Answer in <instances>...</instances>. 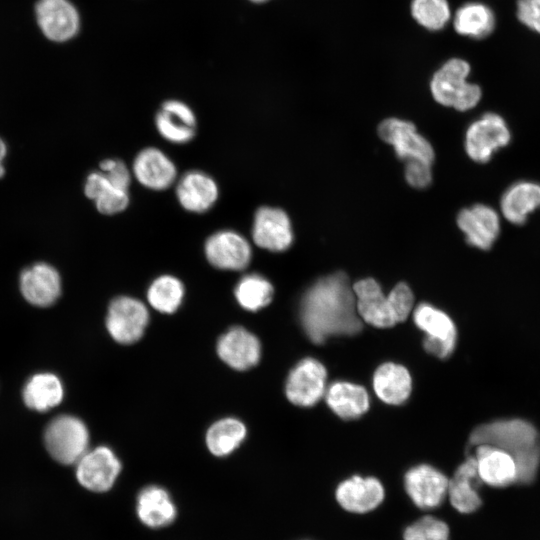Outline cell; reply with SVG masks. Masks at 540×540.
Here are the masks:
<instances>
[{
	"label": "cell",
	"mask_w": 540,
	"mask_h": 540,
	"mask_svg": "<svg viewBox=\"0 0 540 540\" xmlns=\"http://www.w3.org/2000/svg\"><path fill=\"white\" fill-rule=\"evenodd\" d=\"M234 294L244 309L257 311L271 302L273 286L259 274H247L237 283Z\"/></svg>",
	"instance_id": "obj_33"
},
{
	"label": "cell",
	"mask_w": 540,
	"mask_h": 540,
	"mask_svg": "<svg viewBox=\"0 0 540 540\" xmlns=\"http://www.w3.org/2000/svg\"><path fill=\"white\" fill-rule=\"evenodd\" d=\"M300 318L307 336L316 344L330 336L354 335L362 329L353 288L341 272L319 279L307 290Z\"/></svg>",
	"instance_id": "obj_1"
},
{
	"label": "cell",
	"mask_w": 540,
	"mask_h": 540,
	"mask_svg": "<svg viewBox=\"0 0 540 540\" xmlns=\"http://www.w3.org/2000/svg\"><path fill=\"white\" fill-rule=\"evenodd\" d=\"M155 123L161 136L172 143H187L195 135V114L179 100L165 101L156 115Z\"/></svg>",
	"instance_id": "obj_19"
},
{
	"label": "cell",
	"mask_w": 540,
	"mask_h": 540,
	"mask_svg": "<svg viewBox=\"0 0 540 540\" xmlns=\"http://www.w3.org/2000/svg\"><path fill=\"white\" fill-rule=\"evenodd\" d=\"M249 1L252 2V3H255V4H261V3H265V2H267L269 0H249Z\"/></svg>",
	"instance_id": "obj_42"
},
{
	"label": "cell",
	"mask_w": 540,
	"mask_h": 540,
	"mask_svg": "<svg viewBox=\"0 0 540 540\" xmlns=\"http://www.w3.org/2000/svg\"><path fill=\"white\" fill-rule=\"evenodd\" d=\"M415 324L426 333L424 348L438 358L448 357L456 344V327L450 317L435 307L421 303L414 311Z\"/></svg>",
	"instance_id": "obj_7"
},
{
	"label": "cell",
	"mask_w": 540,
	"mask_h": 540,
	"mask_svg": "<svg viewBox=\"0 0 540 540\" xmlns=\"http://www.w3.org/2000/svg\"><path fill=\"white\" fill-rule=\"evenodd\" d=\"M252 238L263 249L273 252L286 250L293 241L289 217L279 208H259L254 217Z\"/></svg>",
	"instance_id": "obj_13"
},
{
	"label": "cell",
	"mask_w": 540,
	"mask_h": 540,
	"mask_svg": "<svg viewBox=\"0 0 540 540\" xmlns=\"http://www.w3.org/2000/svg\"><path fill=\"white\" fill-rule=\"evenodd\" d=\"M447 477L434 467L422 464L405 474L404 484L409 497L422 509L439 506L448 490Z\"/></svg>",
	"instance_id": "obj_12"
},
{
	"label": "cell",
	"mask_w": 540,
	"mask_h": 540,
	"mask_svg": "<svg viewBox=\"0 0 540 540\" xmlns=\"http://www.w3.org/2000/svg\"><path fill=\"white\" fill-rule=\"evenodd\" d=\"M475 458L481 482L503 488L516 482L517 470L512 456L490 445L476 446Z\"/></svg>",
	"instance_id": "obj_21"
},
{
	"label": "cell",
	"mask_w": 540,
	"mask_h": 540,
	"mask_svg": "<svg viewBox=\"0 0 540 540\" xmlns=\"http://www.w3.org/2000/svg\"><path fill=\"white\" fill-rule=\"evenodd\" d=\"M396 322L407 319L414 303L411 289L405 283H398L387 295Z\"/></svg>",
	"instance_id": "obj_37"
},
{
	"label": "cell",
	"mask_w": 540,
	"mask_h": 540,
	"mask_svg": "<svg viewBox=\"0 0 540 540\" xmlns=\"http://www.w3.org/2000/svg\"><path fill=\"white\" fill-rule=\"evenodd\" d=\"M326 369L314 358L301 360L290 372L286 382V396L295 405L309 407L325 393Z\"/></svg>",
	"instance_id": "obj_9"
},
{
	"label": "cell",
	"mask_w": 540,
	"mask_h": 540,
	"mask_svg": "<svg viewBox=\"0 0 540 540\" xmlns=\"http://www.w3.org/2000/svg\"><path fill=\"white\" fill-rule=\"evenodd\" d=\"M246 436V427L238 419L224 418L215 422L207 431L206 444L216 456H225L235 450Z\"/></svg>",
	"instance_id": "obj_32"
},
{
	"label": "cell",
	"mask_w": 540,
	"mask_h": 540,
	"mask_svg": "<svg viewBox=\"0 0 540 540\" xmlns=\"http://www.w3.org/2000/svg\"><path fill=\"white\" fill-rule=\"evenodd\" d=\"M217 352L231 368L247 370L258 363L261 346L254 334L243 327H233L219 338Z\"/></svg>",
	"instance_id": "obj_16"
},
{
	"label": "cell",
	"mask_w": 540,
	"mask_h": 540,
	"mask_svg": "<svg viewBox=\"0 0 540 540\" xmlns=\"http://www.w3.org/2000/svg\"><path fill=\"white\" fill-rule=\"evenodd\" d=\"M183 296V284L171 275H162L156 278L147 291L149 304L163 313L175 312L180 306Z\"/></svg>",
	"instance_id": "obj_34"
},
{
	"label": "cell",
	"mask_w": 540,
	"mask_h": 540,
	"mask_svg": "<svg viewBox=\"0 0 540 540\" xmlns=\"http://www.w3.org/2000/svg\"><path fill=\"white\" fill-rule=\"evenodd\" d=\"M7 153V148L5 142L0 138V178L4 175L5 169L2 164Z\"/></svg>",
	"instance_id": "obj_41"
},
{
	"label": "cell",
	"mask_w": 540,
	"mask_h": 540,
	"mask_svg": "<svg viewBox=\"0 0 540 540\" xmlns=\"http://www.w3.org/2000/svg\"><path fill=\"white\" fill-rule=\"evenodd\" d=\"M455 31L473 39H483L495 29L494 11L482 2H467L458 8L453 18Z\"/></svg>",
	"instance_id": "obj_28"
},
{
	"label": "cell",
	"mask_w": 540,
	"mask_h": 540,
	"mask_svg": "<svg viewBox=\"0 0 540 540\" xmlns=\"http://www.w3.org/2000/svg\"><path fill=\"white\" fill-rule=\"evenodd\" d=\"M373 387L382 401L399 405L410 395L411 377L405 367L390 362L384 363L375 371Z\"/></svg>",
	"instance_id": "obj_26"
},
{
	"label": "cell",
	"mask_w": 540,
	"mask_h": 540,
	"mask_svg": "<svg viewBox=\"0 0 540 540\" xmlns=\"http://www.w3.org/2000/svg\"><path fill=\"white\" fill-rule=\"evenodd\" d=\"M204 250L210 264L225 270L246 268L252 255L248 241L231 230H222L212 234L206 240Z\"/></svg>",
	"instance_id": "obj_11"
},
{
	"label": "cell",
	"mask_w": 540,
	"mask_h": 540,
	"mask_svg": "<svg viewBox=\"0 0 540 540\" xmlns=\"http://www.w3.org/2000/svg\"><path fill=\"white\" fill-rule=\"evenodd\" d=\"M510 136L508 126L500 115L486 113L474 121L466 132L467 154L476 162H487L496 150L509 143Z\"/></svg>",
	"instance_id": "obj_6"
},
{
	"label": "cell",
	"mask_w": 540,
	"mask_h": 540,
	"mask_svg": "<svg viewBox=\"0 0 540 540\" xmlns=\"http://www.w3.org/2000/svg\"><path fill=\"white\" fill-rule=\"evenodd\" d=\"M101 171L116 187L128 191L131 176L126 165L117 159H106L100 163Z\"/></svg>",
	"instance_id": "obj_40"
},
{
	"label": "cell",
	"mask_w": 540,
	"mask_h": 540,
	"mask_svg": "<svg viewBox=\"0 0 540 540\" xmlns=\"http://www.w3.org/2000/svg\"><path fill=\"white\" fill-rule=\"evenodd\" d=\"M336 499L349 512L366 513L383 501L384 488L376 478L353 476L337 487Z\"/></svg>",
	"instance_id": "obj_20"
},
{
	"label": "cell",
	"mask_w": 540,
	"mask_h": 540,
	"mask_svg": "<svg viewBox=\"0 0 540 540\" xmlns=\"http://www.w3.org/2000/svg\"><path fill=\"white\" fill-rule=\"evenodd\" d=\"M84 192L94 200L96 208L102 214H115L123 211L129 203L128 191L116 187L101 172H92L87 176Z\"/></svg>",
	"instance_id": "obj_30"
},
{
	"label": "cell",
	"mask_w": 540,
	"mask_h": 540,
	"mask_svg": "<svg viewBox=\"0 0 540 540\" xmlns=\"http://www.w3.org/2000/svg\"><path fill=\"white\" fill-rule=\"evenodd\" d=\"M457 223L466 235L467 242L479 249H489L499 234V217L486 205L477 204L463 209L457 217Z\"/></svg>",
	"instance_id": "obj_18"
},
{
	"label": "cell",
	"mask_w": 540,
	"mask_h": 540,
	"mask_svg": "<svg viewBox=\"0 0 540 540\" xmlns=\"http://www.w3.org/2000/svg\"><path fill=\"white\" fill-rule=\"evenodd\" d=\"M60 379L52 373L33 375L23 389V400L33 410L44 412L57 406L63 399Z\"/></svg>",
	"instance_id": "obj_31"
},
{
	"label": "cell",
	"mask_w": 540,
	"mask_h": 540,
	"mask_svg": "<svg viewBox=\"0 0 540 540\" xmlns=\"http://www.w3.org/2000/svg\"><path fill=\"white\" fill-rule=\"evenodd\" d=\"M133 173L143 186L164 190L172 185L177 172L174 163L161 150L149 147L136 156Z\"/></svg>",
	"instance_id": "obj_22"
},
{
	"label": "cell",
	"mask_w": 540,
	"mask_h": 540,
	"mask_svg": "<svg viewBox=\"0 0 540 540\" xmlns=\"http://www.w3.org/2000/svg\"><path fill=\"white\" fill-rule=\"evenodd\" d=\"M431 164L418 159L406 160L405 177L407 182L415 188L428 186L432 179Z\"/></svg>",
	"instance_id": "obj_39"
},
{
	"label": "cell",
	"mask_w": 540,
	"mask_h": 540,
	"mask_svg": "<svg viewBox=\"0 0 540 540\" xmlns=\"http://www.w3.org/2000/svg\"><path fill=\"white\" fill-rule=\"evenodd\" d=\"M177 198L188 211L202 213L213 206L218 198L215 181L200 171H190L182 176L176 188Z\"/></svg>",
	"instance_id": "obj_24"
},
{
	"label": "cell",
	"mask_w": 540,
	"mask_h": 540,
	"mask_svg": "<svg viewBox=\"0 0 540 540\" xmlns=\"http://www.w3.org/2000/svg\"><path fill=\"white\" fill-rule=\"evenodd\" d=\"M481 482L475 456H470L448 481L447 493L452 506L461 513H471L481 505L477 486Z\"/></svg>",
	"instance_id": "obj_23"
},
{
	"label": "cell",
	"mask_w": 540,
	"mask_h": 540,
	"mask_svg": "<svg viewBox=\"0 0 540 540\" xmlns=\"http://www.w3.org/2000/svg\"><path fill=\"white\" fill-rule=\"evenodd\" d=\"M20 290L30 304L46 307L53 304L59 297L61 278L53 266L36 263L21 273Z\"/></svg>",
	"instance_id": "obj_15"
},
{
	"label": "cell",
	"mask_w": 540,
	"mask_h": 540,
	"mask_svg": "<svg viewBox=\"0 0 540 540\" xmlns=\"http://www.w3.org/2000/svg\"><path fill=\"white\" fill-rule=\"evenodd\" d=\"M44 442L47 451L57 462L74 464L88 450L89 432L79 418L61 415L48 424Z\"/></svg>",
	"instance_id": "obj_4"
},
{
	"label": "cell",
	"mask_w": 540,
	"mask_h": 540,
	"mask_svg": "<svg viewBox=\"0 0 540 540\" xmlns=\"http://www.w3.org/2000/svg\"><path fill=\"white\" fill-rule=\"evenodd\" d=\"M137 515L151 528L169 525L176 517V507L168 492L159 486L142 489L137 497Z\"/></svg>",
	"instance_id": "obj_25"
},
{
	"label": "cell",
	"mask_w": 540,
	"mask_h": 540,
	"mask_svg": "<svg viewBox=\"0 0 540 540\" xmlns=\"http://www.w3.org/2000/svg\"><path fill=\"white\" fill-rule=\"evenodd\" d=\"M379 136L391 144L397 156L404 160L418 159L432 164L434 151L430 143L417 133L413 123L390 118L378 127Z\"/></svg>",
	"instance_id": "obj_10"
},
{
	"label": "cell",
	"mask_w": 540,
	"mask_h": 540,
	"mask_svg": "<svg viewBox=\"0 0 540 540\" xmlns=\"http://www.w3.org/2000/svg\"><path fill=\"white\" fill-rule=\"evenodd\" d=\"M472 446L490 445L509 453L514 459L518 484H530L540 466V438L528 421L501 419L477 426L469 437Z\"/></svg>",
	"instance_id": "obj_2"
},
{
	"label": "cell",
	"mask_w": 540,
	"mask_h": 540,
	"mask_svg": "<svg viewBox=\"0 0 540 540\" xmlns=\"http://www.w3.org/2000/svg\"><path fill=\"white\" fill-rule=\"evenodd\" d=\"M516 17L528 29L540 34V0H517Z\"/></svg>",
	"instance_id": "obj_38"
},
{
	"label": "cell",
	"mask_w": 540,
	"mask_h": 540,
	"mask_svg": "<svg viewBox=\"0 0 540 540\" xmlns=\"http://www.w3.org/2000/svg\"><path fill=\"white\" fill-rule=\"evenodd\" d=\"M326 402L343 419L358 418L369 408L366 390L348 382L333 383L326 392Z\"/></svg>",
	"instance_id": "obj_29"
},
{
	"label": "cell",
	"mask_w": 540,
	"mask_h": 540,
	"mask_svg": "<svg viewBox=\"0 0 540 540\" xmlns=\"http://www.w3.org/2000/svg\"><path fill=\"white\" fill-rule=\"evenodd\" d=\"M471 67L462 58H451L433 75L430 90L433 98L441 105L466 111L475 107L481 99V88L469 83Z\"/></svg>",
	"instance_id": "obj_3"
},
{
	"label": "cell",
	"mask_w": 540,
	"mask_h": 540,
	"mask_svg": "<svg viewBox=\"0 0 540 540\" xmlns=\"http://www.w3.org/2000/svg\"><path fill=\"white\" fill-rule=\"evenodd\" d=\"M356 309L359 317L378 328H388L397 322L392 313L387 296L372 278L357 281L353 285Z\"/></svg>",
	"instance_id": "obj_17"
},
{
	"label": "cell",
	"mask_w": 540,
	"mask_h": 540,
	"mask_svg": "<svg viewBox=\"0 0 540 540\" xmlns=\"http://www.w3.org/2000/svg\"><path fill=\"white\" fill-rule=\"evenodd\" d=\"M411 15L425 29L438 31L449 22L451 10L447 0H412Z\"/></svg>",
	"instance_id": "obj_35"
},
{
	"label": "cell",
	"mask_w": 540,
	"mask_h": 540,
	"mask_svg": "<svg viewBox=\"0 0 540 540\" xmlns=\"http://www.w3.org/2000/svg\"><path fill=\"white\" fill-rule=\"evenodd\" d=\"M540 207V185L520 181L511 185L501 199V210L511 223L523 224L528 215Z\"/></svg>",
	"instance_id": "obj_27"
},
{
	"label": "cell",
	"mask_w": 540,
	"mask_h": 540,
	"mask_svg": "<svg viewBox=\"0 0 540 540\" xmlns=\"http://www.w3.org/2000/svg\"><path fill=\"white\" fill-rule=\"evenodd\" d=\"M148 320V310L141 301L129 296H119L109 305L106 327L115 341L131 344L142 337Z\"/></svg>",
	"instance_id": "obj_5"
},
{
	"label": "cell",
	"mask_w": 540,
	"mask_h": 540,
	"mask_svg": "<svg viewBox=\"0 0 540 540\" xmlns=\"http://www.w3.org/2000/svg\"><path fill=\"white\" fill-rule=\"evenodd\" d=\"M121 470V463L114 452L99 446L87 450L76 462V477L78 482L93 492H105L116 481Z\"/></svg>",
	"instance_id": "obj_8"
},
{
	"label": "cell",
	"mask_w": 540,
	"mask_h": 540,
	"mask_svg": "<svg viewBox=\"0 0 540 540\" xmlns=\"http://www.w3.org/2000/svg\"><path fill=\"white\" fill-rule=\"evenodd\" d=\"M404 540H448L449 528L445 522L433 516H425L408 526Z\"/></svg>",
	"instance_id": "obj_36"
},
{
	"label": "cell",
	"mask_w": 540,
	"mask_h": 540,
	"mask_svg": "<svg viewBox=\"0 0 540 540\" xmlns=\"http://www.w3.org/2000/svg\"><path fill=\"white\" fill-rule=\"evenodd\" d=\"M36 17L42 32L53 41L71 39L79 30V14L68 0H39Z\"/></svg>",
	"instance_id": "obj_14"
}]
</instances>
